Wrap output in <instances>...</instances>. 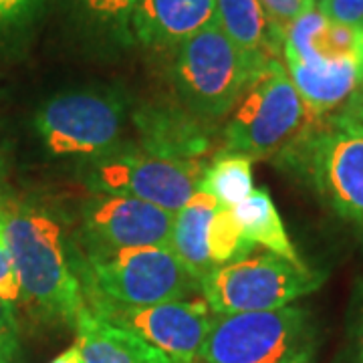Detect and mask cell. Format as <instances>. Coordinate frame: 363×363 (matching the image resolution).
I'll return each instance as SVG.
<instances>
[{
	"label": "cell",
	"instance_id": "cell-1",
	"mask_svg": "<svg viewBox=\"0 0 363 363\" xmlns=\"http://www.w3.org/2000/svg\"><path fill=\"white\" fill-rule=\"evenodd\" d=\"M4 247L14 262L23 301L40 317L75 327L85 293L69 264L59 224L35 210H0Z\"/></svg>",
	"mask_w": 363,
	"mask_h": 363
},
{
	"label": "cell",
	"instance_id": "cell-2",
	"mask_svg": "<svg viewBox=\"0 0 363 363\" xmlns=\"http://www.w3.org/2000/svg\"><path fill=\"white\" fill-rule=\"evenodd\" d=\"M224 128V150L250 157L281 156L321 119L309 111L281 59L250 79Z\"/></svg>",
	"mask_w": 363,
	"mask_h": 363
},
{
	"label": "cell",
	"instance_id": "cell-3",
	"mask_svg": "<svg viewBox=\"0 0 363 363\" xmlns=\"http://www.w3.org/2000/svg\"><path fill=\"white\" fill-rule=\"evenodd\" d=\"M269 61L240 51L218 23H212L178 47L174 85L190 113L216 121L233 111L250 79Z\"/></svg>",
	"mask_w": 363,
	"mask_h": 363
},
{
	"label": "cell",
	"instance_id": "cell-4",
	"mask_svg": "<svg viewBox=\"0 0 363 363\" xmlns=\"http://www.w3.org/2000/svg\"><path fill=\"white\" fill-rule=\"evenodd\" d=\"M313 351L311 315L286 305L271 311L216 315L196 363H309Z\"/></svg>",
	"mask_w": 363,
	"mask_h": 363
},
{
	"label": "cell",
	"instance_id": "cell-5",
	"mask_svg": "<svg viewBox=\"0 0 363 363\" xmlns=\"http://www.w3.org/2000/svg\"><path fill=\"white\" fill-rule=\"evenodd\" d=\"M285 156L317 196L363 234V135L317 121Z\"/></svg>",
	"mask_w": 363,
	"mask_h": 363
},
{
	"label": "cell",
	"instance_id": "cell-6",
	"mask_svg": "<svg viewBox=\"0 0 363 363\" xmlns=\"http://www.w3.org/2000/svg\"><path fill=\"white\" fill-rule=\"evenodd\" d=\"M325 274L277 255H257L218 267L200 283L210 311L216 315L271 311L315 293Z\"/></svg>",
	"mask_w": 363,
	"mask_h": 363
},
{
	"label": "cell",
	"instance_id": "cell-7",
	"mask_svg": "<svg viewBox=\"0 0 363 363\" xmlns=\"http://www.w3.org/2000/svg\"><path fill=\"white\" fill-rule=\"evenodd\" d=\"M91 293L123 307H147L184 301L200 285L176 259L169 247L121 248L89 257Z\"/></svg>",
	"mask_w": 363,
	"mask_h": 363
},
{
	"label": "cell",
	"instance_id": "cell-8",
	"mask_svg": "<svg viewBox=\"0 0 363 363\" xmlns=\"http://www.w3.org/2000/svg\"><path fill=\"white\" fill-rule=\"evenodd\" d=\"M202 160H169L140 147H119L91 160L87 184L97 194L128 196L176 214L198 192Z\"/></svg>",
	"mask_w": 363,
	"mask_h": 363
},
{
	"label": "cell",
	"instance_id": "cell-9",
	"mask_svg": "<svg viewBox=\"0 0 363 363\" xmlns=\"http://www.w3.org/2000/svg\"><path fill=\"white\" fill-rule=\"evenodd\" d=\"M125 113V101L117 93L69 91L40 107L35 125L52 154L95 160L119 145Z\"/></svg>",
	"mask_w": 363,
	"mask_h": 363
},
{
	"label": "cell",
	"instance_id": "cell-10",
	"mask_svg": "<svg viewBox=\"0 0 363 363\" xmlns=\"http://www.w3.org/2000/svg\"><path fill=\"white\" fill-rule=\"evenodd\" d=\"M87 301L95 315L143 339L172 363H196L214 321L206 301L184 298L147 307H123L91 297Z\"/></svg>",
	"mask_w": 363,
	"mask_h": 363
},
{
	"label": "cell",
	"instance_id": "cell-11",
	"mask_svg": "<svg viewBox=\"0 0 363 363\" xmlns=\"http://www.w3.org/2000/svg\"><path fill=\"white\" fill-rule=\"evenodd\" d=\"M172 226V212L128 196L97 194L83 208V233L91 257L121 248L169 247Z\"/></svg>",
	"mask_w": 363,
	"mask_h": 363
},
{
	"label": "cell",
	"instance_id": "cell-12",
	"mask_svg": "<svg viewBox=\"0 0 363 363\" xmlns=\"http://www.w3.org/2000/svg\"><path fill=\"white\" fill-rule=\"evenodd\" d=\"M283 57L309 65L355 61L363 67V28L333 23L315 6L285 28Z\"/></svg>",
	"mask_w": 363,
	"mask_h": 363
},
{
	"label": "cell",
	"instance_id": "cell-13",
	"mask_svg": "<svg viewBox=\"0 0 363 363\" xmlns=\"http://www.w3.org/2000/svg\"><path fill=\"white\" fill-rule=\"evenodd\" d=\"M212 23H216V0H140L131 35L143 47L172 49Z\"/></svg>",
	"mask_w": 363,
	"mask_h": 363
},
{
	"label": "cell",
	"instance_id": "cell-14",
	"mask_svg": "<svg viewBox=\"0 0 363 363\" xmlns=\"http://www.w3.org/2000/svg\"><path fill=\"white\" fill-rule=\"evenodd\" d=\"M138 147L169 160H200L210 150V133L204 119L188 109L143 107L133 116Z\"/></svg>",
	"mask_w": 363,
	"mask_h": 363
},
{
	"label": "cell",
	"instance_id": "cell-15",
	"mask_svg": "<svg viewBox=\"0 0 363 363\" xmlns=\"http://www.w3.org/2000/svg\"><path fill=\"white\" fill-rule=\"evenodd\" d=\"M77 345L83 363H172L156 347L85 309L79 313Z\"/></svg>",
	"mask_w": 363,
	"mask_h": 363
},
{
	"label": "cell",
	"instance_id": "cell-16",
	"mask_svg": "<svg viewBox=\"0 0 363 363\" xmlns=\"http://www.w3.org/2000/svg\"><path fill=\"white\" fill-rule=\"evenodd\" d=\"M285 63L301 99L315 117L335 111L363 83V67L355 61L309 65L297 59H285Z\"/></svg>",
	"mask_w": 363,
	"mask_h": 363
},
{
	"label": "cell",
	"instance_id": "cell-17",
	"mask_svg": "<svg viewBox=\"0 0 363 363\" xmlns=\"http://www.w3.org/2000/svg\"><path fill=\"white\" fill-rule=\"evenodd\" d=\"M218 202L206 192H196L174 214L169 248L188 274L200 285L214 271L208 252V226Z\"/></svg>",
	"mask_w": 363,
	"mask_h": 363
},
{
	"label": "cell",
	"instance_id": "cell-18",
	"mask_svg": "<svg viewBox=\"0 0 363 363\" xmlns=\"http://www.w3.org/2000/svg\"><path fill=\"white\" fill-rule=\"evenodd\" d=\"M216 23L240 51L267 59L283 55V33L260 0H216Z\"/></svg>",
	"mask_w": 363,
	"mask_h": 363
},
{
	"label": "cell",
	"instance_id": "cell-19",
	"mask_svg": "<svg viewBox=\"0 0 363 363\" xmlns=\"http://www.w3.org/2000/svg\"><path fill=\"white\" fill-rule=\"evenodd\" d=\"M234 216L247 236L260 247L269 248L272 255L283 257L295 264H305L293 247L279 210L267 188H257L233 208Z\"/></svg>",
	"mask_w": 363,
	"mask_h": 363
},
{
	"label": "cell",
	"instance_id": "cell-20",
	"mask_svg": "<svg viewBox=\"0 0 363 363\" xmlns=\"http://www.w3.org/2000/svg\"><path fill=\"white\" fill-rule=\"evenodd\" d=\"M255 190L252 157L238 152H222L206 166L198 192L210 194L220 206L234 208Z\"/></svg>",
	"mask_w": 363,
	"mask_h": 363
},
{
	"label": "cell",
	"instance_id": "cell-21",
	"mask_svg": "<svg viewBox=\"0 0 363 363\" xmlns=\"http://www.w3.org/2000/svg\"><path fill=\"white\" fill-rule=\"evenodd\" d=\"M255 247L257 245L248 238L242 226L236 220L233 208L218 204L208 226V252L212 267L218 269L236 260L247 259Z\"/></svg>",
	"mask_w": 363,
	"mask_h": 363
},
{
	"label": "cell",
	"instance_id": "cell-22",
	"mask_svg": "<svg viewBox=\"0 0 363 363\" xmlns=\"http://www.w3.org/2000/svg\"><path fill=\"white\" fill-rule=\"evenodd\" d=\"M81 21L107 37L130 43L131 18L140 0H69Z\"/></svg>",
	"mask_w": 363,
	"mask_h": 363
},
{
	"label": "cell",
	"instance_id": "cell-23",
	"mask_svg": "<svg viewBox=\"0 0 363 363\" xmlns=\"http://www.w3.org/2000/svg\"><path fill=\"white\" fill-rule=\"evenodd\" d=\"M49 0H0V35L28 26Z\"/></svg>",
	"mask_w": 363,
	"mask_h": 363
},
{
	"label": "cell",
	"instance_id": "cell-24",
	"mask_svg": "<svg viewBox=\"0 0 363 363\" xmlns=\"http://www.w3.org/2000/svg\"><path fill=\"white\" fill-rule=\"evenodd\" d=\"M18 355V323L14 305L0 297V363H13Z\"/></svg>",
	"mask_w": 363,
	"mask_h": 363
},
{
	"label": "cell",
	"instance_id": "cell-25",
	"mask_svg": "<svg viewBox=\"0 0 363 363\" xmlns=\"http://www.w3.org/2000/svg\"><path fill=\"white\" fill-rule=\"evenodd\" d=\"M260 4L264 6L272 25L285 33L286 26L295 18L317 6V0H260Z\"/></svg>",
	"mask_w": 363,
	"mask_h": 363
},
{
	"label": "cell",
	"instance_id": "cell-26",
	"mask_svg": "<svg viewBox=\"0 0 363 363\" xmlns=\"http://www.w3.org/2000/svg\"><path fill=\"white\" fill-rule=\"evenodd\" d=\"M339 130L355 131L363 135V83L347 97V101L337 107V111L327 119Z\"/></svg>",
	"mask_w": 363,
	"mask_h": 363
},
{
	"label": "cell",
	"instance_id": "cell-27",
	"mask_svg": "<svg viewBox=\"0 0 363 363\" xmlns=\"http://www.w3.org/2000/svg\"><path fill=\"white\" fill-rule=\"evenodd\" d=\"M317 9L333 23L363 28V0H319Z\"/></svg>",
	"mask_w": 363,
	"mask_h": 363
},
{
	"label": "cell",
	"instance_id": "cell-28",
	"mask_svg": "<svg viewBox=\"0 0 363 363\" xmlns=\"http://www.w3.org/2000/svg\"><path fill=\"white\" fill-rule=\"evenodd\" d=\"M0 297L6 298L9 303H18L23 301V289L21 281L14 269V262L9 255L6 247L0 248Z\"/></svg>",
	"mask_w": 363,
	"mask_h": 363
},
{
	"label": "cell",
	"instance_id": "cell-29",
	"mask_svg": "<svg viewBox=\"0 0 363 363\" xmlns=\"http://www.w3.org/2000/svg\"><path fill=\"white\" fill-rule=\"evenodd\" d=\"M353 337H355V357H357V363H363V291L362 298L357 303V317H355Z\"/></svg>",
	"mask_w": 363,
	"mask_h": 363
},
{
	"label": "cell",
	"instance_id": "cell-30",
	"mask_svg": "<svg viewBox=\"0 0 363 363\" xmlns=\"http://www.w3.org/2000/svg\"><path fill=\"white\" fill-rule=\"evenodd\" d=\"M51 363H83V357H81V351H79L77 345H71L61 355H57Z\"/></svg>",
	"mask_w": 363,
	"mask_h": 363
},
{
	"label": "cell",
	"instance_id": "cell-31",
	"mask_svg": "<svg viewBox=\"0 0 363 363\" xmlns=\"http://www.w3.org/2000/svg\"><path fill=\"white\" fill-rule=\"evenodd\" d=\"M0 248H4V236H2V228H0Z\"/></svg>",
	"mask_w": 363,
	"mask_h": 363
}]
</instances>
